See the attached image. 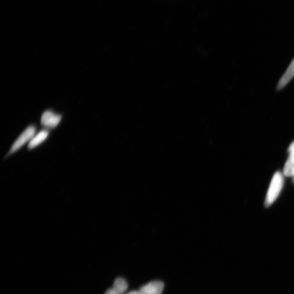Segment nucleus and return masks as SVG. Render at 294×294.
<instances>
[{
	"mask_svg": "<svg viewBox=\"0 0 294 294\" xmlns=\"http://www.w3.org/2000/svg\"><path fill=\"white\" fill-rule=\"evenodd\" d=\"M294 76V59L291 63L289 67L288 68L287 70L285 72V73L281 77L279 84L278 89H281L285 87L288 83L293 79Z\"/></svg>",
	"mask_w": 294,
	"mask_h": 294,
	"instance_id": "obj_6",
	"label": "nucleus"
},
{
	"mask_svg": "<svg viewBox=\"0 0 294 294\" xmlns=\"http://www.w3.org/2000/svg\"><path fill=\"white\" fill-rule=\"evenodd\" d=\"M127 294H141L139 291H133V292H129V293Z\"/></svg>",
	"mask_w": 294,
	"mask_h": 294,
	"instance_id": "obj_9",
	"label": "nucleus"
},
{
	"mask_svg": "<svg viewBox=\"0 0 294 294\" xmlns=\"http://www.w3.org/2000/svg\"><path fill=\"white\" fill-rule=\"evenodd\" d=\"M35 128L33 125L29 126L18 138L12 146L10 153H13L20 149L29 140H31L35 133Z\"/></svg>",
	"mask_w": 294,
	"mask_h": 294,
	"instance_id": "obj_2",
	"label": "nucleus"
},
{
	"mask_svg": "<svg viewBox=\"0 0 294 294\" xmlns=\"http://www.w3.org/2000/svg\"><path fill=\"white\" fill-rule=\"evenodd\" d=\"M284 179L280 172H277L274 176L266 197L265 206H271L278 199L282 189L283 188Z\"/></svg>",
	"mask_w": 294,
	"mask_h": 294,
	"instance_id": "obj_1",
	"label": "nucleus"
},
{
	"mask_svg": "<svg viewBox=\"0 0 294 294\" xmlns=\"http://www.w3.org/2000/svg\"><path fill=\"white\" fill-rule=\"evenodd\" d=\"M62 116L51 111H46L41 118V123L44 127L50 128H56L58 125Z\"/></svg>",
	"mask_w": 294,
	"mask_h": 294,
	"instance_id": "obj_3",
	"label": "nucleus"
},
{
	"mask_svg": "<svg viewBox=\"0 0 294 294\" xmlns=\"http://www.w3.org/2000/svg\"><path fill=\"white\" fill-rule=\"evenodd\" d=\"M284 175L286 177H293L294 176V151L290 153L284 170Z\"/></svg>",
	"mask_w": 294,
	"mask_h": 294,
	"instance_id": "obj_8",
	"label": "nucleus"
},
{
	"mask_svg": "<svg viewBox=\"0 0 294 294\" xmlns=\"http://www.w3.org/2000/svg\"><path fill=\"white\" fill-rule=\"evenodd\" d=\"M293 182L294 183V176L293 177Z\"/></svg>",
	"mask_w": 294,
	"mask_h": 294,
	"instance_id": "obj_10",
	"label": "nucleus"
},
{
	"mask_svg": "<svg viewBox=\"0 0 294 294\" xmlns=\"http://www.w3.org/2000/svg\"><path fill=\"white\" fill-rule=\"evenodd\" d=\"M48 135H49V132L45 130H41L30 141L28 148L32 149L38 146L46 139Z\"/></svg>",
	"mask_w": 294,
	"mask_h": 294,
	"instance_id": "obj_7",
	"label": "nucleus"
},
{
	"mask_svg": "<svg viewBox=\"0 0 294 294\" xmlns=\"http://www.w3.org/2000/svg\"><path fill=\"white\" fill-rule=\"evenodd\" d=\"M128 287L127 281L123 278H117L114 282L112 289L108 290L104 294H124Z\"/></svg>",
	"mask_w": 294,
	"mask_h": 294,
	"instance_id": "obj_5",
	"label": "nucleus"
},
{
	"mask_svg": "<svg viewBox=\"0 0 294 294\" xmlns=\"http://www.w3.org/2000/svg\"><path fill=\"white\" fill-rule=\"evenodd\" d=\"M164 284L161 281H153L140 288L139 292L141 294H161L163 293Z\"/></svg>",
	"mask_w": 294,
	"mask_h": 294,
	"instance_id": "obj_4",
	"label": "nucleus"
}]
</instances>
